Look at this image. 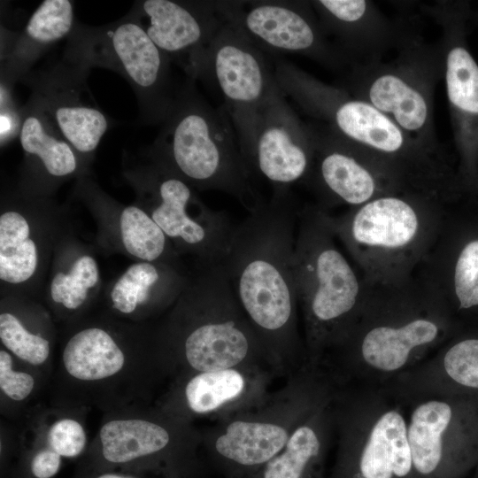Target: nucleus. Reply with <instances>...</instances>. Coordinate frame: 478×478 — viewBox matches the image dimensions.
Listing matches in <instances>:
<instances>
[{
  "mask_svg": "<svg viewBox=\"0 0 478 478\" xmlns=\"http://www.w3.org/2000/svg\"><path fill=\"white\" fill-rule=\"evenodd\" d=\"M414 276L439 301L458 331L478 326V196L448 204Z\"/></svg>",
  "mask_w": 478,
  "mask_h": 478,
  "instance_id": "nucleus-13",
  "label": "nucleus"
},
{
  "mask_svg": "<svg viewBox=\"0 0 478 478\" xmlns=\"http://www.w3.org/2000/svg\"><path fill=\"white\" fill-rule=\"evenodd\" d=\"M333 397L311 411L281 452L251 478H326L325 463L335 439Z\"/></svg>",
  "mask_w": 478,
  "mask_h": 478,
  "instance_id": "nucleus-29",
  "label": "nucleus"
},
{
  "mask_svg": "<svg viewBox=\"0 0 478 478\" xmlns=\"http://www.w3.org/2000/svg\"><path fill=\"white\" fill-rule=\"evenodd\" d=\"M335 383L310 365L285 379L266 400L219 420L202 438L224 478H251L285 447L301 420L332 397Z\"/></svg>",
  "mask_w": 478,
  "mask_h": 478,
  "instance_id": "nucleus-8",
  "label": "nucleus"
},
{
  "mask_svg": "<svg viewBox=\"0 0 478 478\" xmlns=\"http://www.w3.org/2000/svg\"><path fill=\"white\" fill-rule=\"evenodd\" d=\"M458 332L439 301L413 275L401 284H370L323 367L336 385H383L409 371Z\"/></svg>",
  "mask_w": 478,
  "mask_h": 478,
  "instance_id": "nucleus-2",
  "label": "nucleus"
},
{
  "mask_svg": "<svg viewBox=\"0 0 478 478\" xmlns=\"http://www.w3.org/2000/svg\"><path fill=\"white\" fill-rule=\"evenodd\" d=\"M274 74L284 96L399 185H420L437 169L434 150L343 88L328 85L283 59L276 62Z\"/></svg>",
  "mask_w": 478,
  "mask_h": 478,
  "instance_id": "nucleus-3",
  "label": "nucleus"
},
{
  "mask_svg": "<svg viewBox=\"0 0 478 478\" xmlns=\"http://www.w3.org/2000/svg\"><path fill=\"white\" fill-rule=\"evenodd\" d=\"M432 11L442 27L443 74L459 169L469 191L478 176V63L466 42L471 10L466 2H445Z\"/></svg>",
  "mask_w": 478,
  "mask_h": 478,
  "instance_id": "nucleus-18",
  "label": "nucleus"
},
{
  "mask_svg": "<svg viewBox=\"0 0 478 478\" xmlns=\"http://www.w3.org/2000/svg\"><path fill=\"white\" fill-rule=\"evenodd\" d=\"M62 360L71 376L96 381L119 373L125 364V354L109 330L90 326L78 330L67 340Z\"/></svg>",
  "mask_w": 478,
  "mask_h": 478,
  "instance_id": "nucleus-31",
  "label": "nucleus"
},
{
  "mask_svg": "<svg viewBox=\"0 0 478 478\" xmlns=\"http://www.w3.org/2000/svg\"><path fill=\"white\" fill-rule=\"evenodd\" d=\"M51 197L18 188L1 198L0 282L4 295L42 289L55 247L68 229Z\"/></svg>",
  "mask_w": 478,
  "mask_h": 478,
  "instance_id": "nucleus-14",
  "label": "nucleus"
},
{
  "mask_svg": "<svg viewBox=\"0 0 478 478\" xmlns=\"http://www.w3.org/2000/svg\"><path fill=\"white\" fill-rule=\"evenodd\" d=\"M328 212L307 203L298 213L294 274L308 364L320 367L342 340L367 282L337 239Z\"/></svg>",
  "mask_w": 478,
  "mask_h": 478,
  "instance_id": "nucleus-4",
  "label": "nucleus"
},
{
  "mask_svg": "<svg viewBox=\"0 0 478 478\" xmlns=\"http://www.w3.org/2000/svg\"><path fill=\"white\" fill-rule=\"evenodd\" d=\"M226 12L263 51L301 55L330 67L348 63L327 39L310 2H227Z\"/></svg>",
  "mask_w": 478,
  "mask_h": 478,
  "instance_id": "nucleus-20",
  "label": "nucleus"
},
{
  "mask_svg": "<svg viewBox=\"0 0 478 478\" xmlns=\"http://www.w3.org/2000/svg\"><path fill=\"white\" fill-rule=\"evenodd\" d=\"M311 127L314 153L304 184L315 195L318 206L328 212L337 206L348 210L403 191L351 144L320 127Z\"/></svg>",
  "mask_w": 478,
  "mask_h": 478,
  "instance_id": "nucleus-21",
  "label": "nucleus"
},
{
  "mask_svg": "<svg viewBox=\"0 0 478 478\" xmlns=\"http://www.w3.org/2000/svg\"><path fill=\"white\" fill-rule=\"evenodd\" d=\"M227 2L143 0L129 14L186 71L227 22Z\"/></svg>",
  "mask_w": 478,
  "mask_h": 478,
  "instance_id": "nucleus-23",
  "label": "nucleus"
},
{
  "mask_svg": "<svg viewBox=\"0 0 478 478\" xmlns=\"http://www.w3.org/2000/svg\"><path fill=\"white\" fill-rule=\"evenodd\" d=\"M311 5L326 35L334 36L336 48L351 65L378 60L396 46L405 31L382 16L366 0H319Z\"/></svg>",
  "mask_w": 478,
  "mask_h": 478,
  "instance_id": "nucleus-26",
  "label": "nucleus"
},
{
  "mask_svg": "<svg viewBox=\"0 0 478 478\" xmlns=\"http://www.w3.org/2000/svg\"><path fill=\"white\" fill-rule=\"evenodd\" d=\"M407 405L408 442L419 478H455L478 457V418L471 403L428 397Z\"/></svg>",
  "mask_w": 478,
  "mask_h": 478,
  "instance_id": "nucleus-17",
  "label": "nucleus"
},
{
  "mask_svg": "<svg viewBox=\"0 0 478 478\" xmlns=\"http://www.w3.org/2000/svg\"><path fill=\"white\" fill-rule=\"evenodd\" d=\"M418 192L380 196L338 215L328 213L340 243L370 284L412 279L439 229L446 206Z\"/></svg>",
  "mask_w": 478,
  "mask_h": 478,
  "instance_id": "nucleus-6",
  "label": "nucleus"
},
{
  "mask_svg": "<svg viewBox=\"0 0 478 478\" xmlns=\"http://www.w3.org/2000/svg\"><path fill=\"white\" fill-rule=\"evenodd\" d=\"M12 84L1 81L0 100V140L1 146L19 135L22 121V107L19 108L13 100Z\"/></svg>",
  "mask_w": 478,
  "mask_h": 478,
  "instance_id": "nucleus-36",
  "label": "nucleus"
},
{
  "mask_svg": "<svg viewBox=\"0 0 478 478\" xmlns=\"http://www.w3.org/2000/svg\"><path fill=\"white\" fill-rule=\"evenodd\" d=\"M63 57L88 69L122 75L136 95L144 121L163 123L170 113L179 91L173 89L171 59L129 13L101 27L75 24Z\"/></svg>",
  "mask_w": 478,
  "mask_h": 478,
  "instance_id": "nucleus-12",
  "label": "nucleus"
},
{
  "mask_svg": "<svg viewBox=\"0 0 478 478\" xmlns=\"http://www.w3.org/2000/svg\"><path fill=\"white\" fill-rule=\"evenodd\" d=\"M300 208L290 189L273 190L235 226L222 265L276 377L308 366L294 274Z\"/></svg>",
  "mask_w": 478,
  "mask_h": 478,
  "instance_id": "nucleus-1",
  "label": "nucleus"
},
{
  "mask_svg": "<svg viewBox=\"0 0 478 478\" xmlns=\"http://www.w3.org/2000/svg\"><path fill=\"white\" fill-rule=\"evenodd\" d=\"M89 69L66 58L50 66L30 72L22 80L29 99L89 166L109 127L87 83Z\"/></svg>",
  "mask_w": 478,
  "mask_h": 478,
  "instance_id": "nucleus-19",
  "label": "nucleus"
},
{
  "mask_svg": "<svg viewBox=\"0 0 478 478\" xmlns=\"http://www.w3.org/2000/svg\"><path fill=\"white\" fill-rule=\"evenodd\" d=\"M95 250L69 228L63 234L42 289L52 305L67 312L78 311L104 289Z\"/></svg>",
  "mask_w": 478,
  "mask_h": 478,
  "instance_id": "nucleus-28",
  "label": "nucleus"
},
{
  "mask_svg": "<svg viewBox=\"0 0 478 478\" xmlns=\"http://www.w3.org/2000/svg\"><path fill=\"white\" fill-rule=\"evenodd\" d=\"M405 406L382 385L335 384L336 451L328 478H419Z\"/></svg>",
  "mask_w": 478,
  "mask_h": 478,
  "instance_id": "nucleus-9",
  "label": "nucleus"
},
{
  "mask_svg": "<svg viewBox=\"0 0 478 478\" xmlns=\"http://www.w3.org/2000/svg\"><path fill=\"white\" fill-rule=\"evenodd\" d=\"M189 79L149 150L195 189L218 190L234 197L250 212L264 200L241 153L232 120L215 108Z\"/></svg>",
  "mask_w": 478,
  "mask_h": 478,
  "instance_id": "nucleus-7",
  "label": "nucleus"
},
{
  "mask_svg": "<svg viewBox=\"0 0 478 478\" xmlns=\"http://www.w3.org/2000/svg\"><path fill=\"white\" fill-rule=\"evenodd\" d=\"M123 176L141 206L180 255L196 263L222 262L235 226L223 212L207 207L195 189L148 149L127 159Z\"/></svg>",
  "mask_w": 478,
  "mask_h": 478,
  "instance_id": "nucleus-10",
  "label": "nucleus"
},
{
  "mask_svg": "<svg viewBox=\"0 0 478 478\" xmlns=\"http://www.w3.org/2000/svg\"><path fill=\"white\" fill-rule=\"evenodd\" d=\"M397 49V56L389 62L351 65L343 89L384 113L421 144L444 150L434 130V89L443 74L439 48L405 33Z\"/></svg>",
  "mask_w": 478,
  "mask_h": 478,
  "instance_id": "nucleus-11",
  "label": "nucleus"
},
{
  "mask_svg": "<svg viewBox=\"0 0 478 478\" xmlns=\"http://www.w3.org/2000/svg\"><path fill=\"white\" fill-rule=\"evenodd\" d=\"M176 440L175 430L147 420H115L100 430L103 455L110 462L123 463L162 452Z\"/></svg>",
  "mask_w": 478,
  "mask_h": 478,
  "instance_id": "nucleus-32",
  "label": "nucleus"
},
{
  "mask_svg": "<svg viewBox=\"0 0 478 478\" xmlns=\"http://www.w3.org/2000/svg\"><path fill=\"white\" fill-rule=\"evenodd\" d=\"M86 434L82 426L72 419L56 421L48 433L50 448L63 457H75L84 449Z\"/></svg>",
  "mask_w": 478,
  "mask_h": 478,
  "instance_id": "nucleus-34",
  "label": "nucleus"
},
{
  "mask_svg": "<svg viewBox=\"0 0 478 478\" xmlns=\"http://www.w3.org/2000/svg\"><path fill=\"white\" fill-rule=\"evenodd\" d=\"M60 464V455L53 450L45 449L35 454L31 470L37 478H50L58 473Z\"/></svg>",
  "mask_w": 478,
  "mask_h": 478,
  "instance_id": "nucleus-37",
  "label": "nucleus"
},
{
  "mask_svg": "<svg viewBox=\"0 0 478 478\" xmlns=\"http://www.w3.org/2000/svg\"><path fill=\"white\" fill-rule=\"evenodd\" d=\"M97 478H133V477H129V476H124V475H120V474H103Z\"/></svg>",
  "mask_w": 478,
  "mask_h": 478,
  "instance_id": "nucleus-38",
  "label": "nucleus"
},
{
  "mask_svg": "<svg viewBox=\"0 0 478 478\" xmlns=\"http://www.w3.org/2000/svg\"><path fill=\"white\" fill-rule=\"evenodd\" d=\"M186 73L218 90L236 133L278 89L263 50L228 19Z\"/></svg>",
  "mask_w": 478,
  "mask_h": 478,
  "instance_id": "nucleus-15",
  "label": "nucleus"
},
{
  "mask_svg": "<svg viewBox=\"0 0 478 478\" xmlns=\"http://www.w3.org/2000/svg\"><path fill=\"white\" fill-rule=\"evenodd\" d=\"M74 195L89 208L97 225L98 246L135 261H161L182 266L171 242L137 204H123L88 175L76 180Z\"/></svg>",
  "mask_w": 478,
  "mask_h": 478,
  "instance_id": "nucleus-22",
  "label": "nucleus"
},
{
  "mask_svg": "<svg viewBox=\"0 0 478 478\" xmlns=\"http://www.w3.org/2000/svg\"><path fill=\"white\" fill-rule=\"evenodd\" d=\"M75 26L69 0H44L24 29L1 54V81L14 84L31 72L33 65L57 42L68 37Z\"/></svg>",
  "mask_w": 478,
  "mask_h": 478,
  "instance_id": "nucleus-30",
  "label": "nucleus"
},
{
  "mask_svg": "<svg viewBox=\"0 0 478 478\" xmlns=\"http://www.w3.org/2000/svg\"><path fill=\"white\" fill-rule=\"evenodd\" d=\"M19 138L24 156L19 190L51 197L65 181L88 175L89 166L30 99L22 107Z\"/></svg>",
  "mask_w": 478,
  "mask_h": 478,
  "instance_id": "nucleus-24",
  "label": "nucleus"
},
{
  "mask_svg": "<svg viewBox=\"0 0 478 478\" xmlns=\"http://www.w3.org/2000/svg\"><path fill=\"white\" fill-rule=\"evenodd\" d=\"M470 192L478 196V176L470 188Z\"/></svg>",
  "mask_w": 478,
  "mask_h": 478,
  "instance_id": "nucleus-39",
  "label": "nucleus"
},
{
  "mask_svg": "<svg viewBox=\"0 0 478 478\" xmlns=\"http://www.w3.org/2000/svg\"><path fill=\"white\" fill-rule=\"evenodd\" d=\"M274 378L273 371L262 366L187 373L177 404L187 414L217 421L263 403Z\"/></svg>",
  "mask_w": 478,
  "mask_h": 478,
  "instance_id": "nucleus-25",
  "label": "nucleus"
},
{
  "mask_svg": "<svg viewBox=\"0 0 478 478\" xmlns=\"http://www.w3.org/2000/svg\"><path fill=\"white\" fill-rule=\"evenodd\" d=\"M34 378L24 372L12 369L11 355L0 351V388L10 398L15 401L25 399L33 390Z\"/></svg>",
  "mask_w": 478,
  "mask_h": 478,
  "instance_id": "nucleus-35",
  "label": "nucleus"
},
{
  "mask_svg": "<svg viewBox=\"0 0 478 478\" xmlns=\"http://www.w3.org/2000/svg\"><path fill=\"white\" fill-rule=\"evenodd\" d=\"M160 344L187 373L242 366L271 369L221 262L196 263L160 331Z\"/></svg>",
  "mask_w": 478,
  "mask_h": 478,
  "instance_id": "nucleus-5",
  "label": "nucleus"
},
{
  "mask_svg": "<svg viewBox=\"0 0 478 478\" xmlns=\"http://www.w3.org/2000/svg\"><path fill=\"white\" fill-rule=\"evenodd\" d=\"M236 135L252 178L264 179L273 190L305 183L313 159L312 128L299 119L279 88Z\"/></svg>",
  "mask_w": 478,
  "mask_h": 478,
  "instance_id": "nucleus-16",
  "label": "nucleus"
},
{
  "mask_svg": "<svg viewBox=\"0 0 478 478\" xmlns=\"http://www.w3.org/2000/svg\"><path fill=\"white\" fill-rule=\"evenodd\" d=\"M188 279L182 266L135 261L104 289L111 307L120 314L131 316L173 306Z\"/></svg>",
  "mask_w": 478,
  "mask_h": 478,
  "instance_id": "nucleus-27",
  "label": "nucleus"
},
{
  "mask_svg": "<svg viewBox=\"0 0 478 478\" xmlns=\"http://www.w3.org/2000/svg\"><path fill=\"white\" fill-rule=\"evenodd\" d=\"M0 339L15 356L35 366L45 362L50 355V341L29 330L11 311L2 310L0 313Z\"/></svg>",
  "mask_w": 478,
  "mask_h": 478,
  "instance_id": "nucleus-33",
  "label": "nucleus"
}]
</instances>
